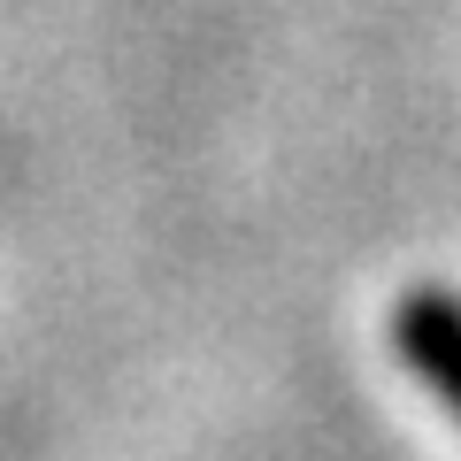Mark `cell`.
<instances>
[{
	"instance_id": "1",
	"label": "cell",
	"mask_w": 461,
	"mask_h": 461,
	"mask_svg": "<svg viewBox=\"0 0 461 461\" xmlns=\"http://www.w3.org/2000/svg\"><path fill=\"white\" fill-rule=\"evenodd\" d=\"M393 346L408 354L415 377H423L430 393L461 415V300L438 293V285L408 293V300L393 308Z\"/></svg>"
}]
</instances>
